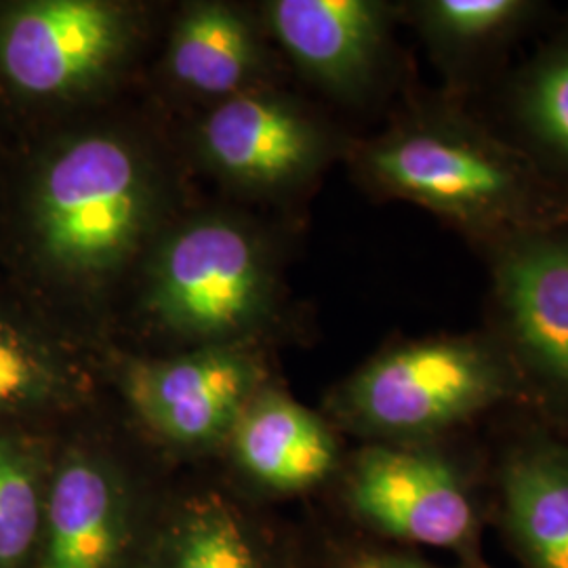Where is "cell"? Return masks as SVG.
I'll list each match as a JSON object with an SVG mask.
<instances>
[{
    "label": "cell",
    "instance_id": "obj_1",
    "mask_svg": "<svg viewBox=\"0 0 568 568\" xmlns=\"http://www.w3.org/2000/svg\"><path fill=\"white\" fill-rule=\"evenodd\" d=\"M366 173L386 192L419 204L488 251L568 220L551 175L457 108H436L373 143Z\"/></svg>",
    "mask_w": 568,
    "mask_h": 568
},
{
    "label": "cell",
    "instance_id": "obj_2",
    "mask_svg": "<svg viewBox=\"0 0 568 568\" xmlns=\"http://www.w3.org/2000/svg\"><path fill=\"white\" fill-rule=\"evenodd\" d=\"M511 406L527 408V394L495 335H447L392 347L333 396L345 426L387 445L448 443Z\"/></svg>",
    "mask_w": 568,
    "mask_h": 568
},
{
    "label": "cell",
    "instance_id": "obj_3",
    "mask_svg": "<svg viewBox=\"0 0 568 568\" xmlns=\"http://www.w3.org/2000/svg\"><path fill=\"white\" fill-rule=\"evenodd\" d=\"M150 211L152 187L138 152L121 138L87 133L51 150L37 169L28 236L47 270L91 278L135 251Z\"/></svg>",
    "mask_w": 568,
    "mask_h": 568
},
{
    "label": "cell",
    "instance_id": "obj_4",
    "mask_svg": "<svg viewBox=\"0 0 568 568\" xmlns=\"http://www.w3.org/2000/svg\"><path fill=\"white\" fill-rule=\"evenodd\" d=\"M480 483L483 474L453 450V440L377 443L354 455L344 499L361 525L386 539L445 549L457 567L490 568L483 554L487 506Z\"/></svg>",
    "mask_w": 568,
    "mask_h": 568
},
{
    "label": "cell",
    "instance_id": "obj_5",
    "mask_svg": "<svg viewBox=\"0 0 568 568\" xmlns=\"http://www.w3.org/2000/svg\"><path fill=\"white\" fill-rule=\"evenodd\" d=\"M497 342L527 410L568 438V220L490 248Z\"/></svg>",
    "mask_w": 568,
    "mask_h": 568
},
{
    "label": "cell",
    "instance_id": "obj_6",
    "mask_svg": "<svg viewBox=\"0 0 568 568\" xmlns=\"http://www.w3.org/2000/svg\"><path fill=\"white\" fill-rule=\"evenodd\" d=\"M126 42V18L110 2H20L0 13V77L28 100L74 98L119 65Z\"/></svg>",
    "mask_w": 568,
    "mask_h": 568
},
{
    "label": "cell",
    "instance_id": "obj_7",
    "mask_svg": "<svg viewBox=\"0 0 568 568\" xmlns=\"http://www.w3.org/2000/svg\"><path fill=\"white\" fill-rule=\"evenodd\" d=\"M267 297L257 246L241 227L209 220L164 246L150 304L164 325L190 337H227L251 325Z\"/></svg>",
    "mask_w": 568,
    "mask_h": 568
},
{
    "label": "cell",
    "instance_id": "obj_8",
    "mask_svg": "<svg viewBox=\"0 0 568 568\" xmlns=\"http://www.w3.org/2000/svg\"><path fill=\"white\" fill-rule=\"evenodd\" d=\"M483 480L487 520L523 568H568L567 436L537 417L511 427Z\"/></svg>",
    "mask_w": 568,
    "mask_h": 568
},
{
    "label": "cell",
    "instance_id": "obj_9",
    "mask_svg": "<svg viewBox=\"0 0 568 568\" xmlns=\"http://www.w3.org/2000/svg\"><path fill=\"white\" fill-rule=\"evenodd\" d=\"M122 382L129 403L156 434L204 447L234 429L255 396L257 368L234 349L213 347L173 361H133Z\"/></svg>",
    "mask_w": 568,
    "mask_h": 568
},
{
    "label": "cell",
    "instance_id": "obj_10",
    "mask_svg": "<svg viewBox=\"0 0 568 568\" xmlns=\"http://www.w3.org/2000/svg\"><path fill=\"white\" fill-rule=\"evenodd\" d=\"M133 514L119 474L82 448L51 464L41 535L30 568H126Z\"/></svg>",
    "mask_w": 568,
    "mask_h": 568
},
{
    "label": "cell",
    "instance_id": "obj_11",
    "mask_svg": "<svg viewBox=\"0 0 568 568\" xmlns=\"http://www.w3.org/2000/svg\"><path fill=\"white\" fill-rule=\"evenodd\" d=\"M291 58L344 98L375 81L387 42V7L371 0H278L270 9Z\"/></svg>",
    "mask_w": 568,
    "mask_h": 568
},
{
    "label": "cell",
    "instance_id": "obj_12",
    "mask_svg": "<svg viewBox=\"0 0 568 568\" xmlns=\"http://www.w3.org/2000/svg\"><path fill=\"white\" fill-rule=\"evenodd\" d=\"M203 148L222 173L257 185L305 178L323 156L318 129L291 105L234 95L203 124Z\"/></svg>",
    "mask_w": 568,
    "mask_h": 568
},
{
    "label": "cell",
    "instance_id": "obj_13",
    "mask_svg": "<svg viewBox=\"0 0 568 568\" xmlns=\"http://www.w3.org/2000/svg\"><path fill=\"white\" fill-rule=\"evenodd\" d=\"M248 476L278 493L321 487L339 466V445L325 422L278 392L255 394L232 429Z\"/></svg>",
    "mask_w": 568,
    "mask_h": 568
},
{
    "label": "cell",
    "instance_id": "obj_14",
    "mask_svg": "<svg viewBox=\"0 0 568 568\" xmlns=\"http://www.w3.org/2000/svg\"><path fill=\"white\" fill-rule=\"evenodd\" d=\"M255 65L248 23L217 2L194 4L183 13L169 47V70L183 87L203 95H230Z\"/></svg>",
    "mask_w": 568,
    "mask_h": 568
},
{
    "label": "cell",
    "instance_id": "obj_15",
    "mask_svg": "<svg viewBox=\"0 0 568 568\" xmlns=\"http://www.w3.org/2000/svg\"><path fill=\"white\" fill-rule=\"evenodd\" d=\"M81 375L58 345L0 312V424H16L72 403Z\"/></svg>",
    "mask_w": 568,
    "mask_h": 568
},
{
    "label": "cell",
    "instance_id": "obj_16",
    "mask_svg": "<svg viewBox=\"0 0 568 568\" xmlns=\"http://www.w3.org/2000/svg\"><path fill=\"white\" fill-rule=\"evenodd\" d=\"M541 11L530 0H426L415 4L419 28L448 74L488 60Z\"/></svg>",
    "mask_w": 568,
    "mask_h": 568
},
{
    "label": "cell",
    "instance_id": "obj_17",
    "mask_svg": "<svg viewBox=\"0 0 568 568\" xmlns=\"http://www.w3.org/2000/svg\"><path fill=\"white\" fill-rule=\"evenodd\" d=\"M51 464L39 438L16 424H0V568L32 565Z\"/></svg>",
    "mask_w": 568,
    "mask_h": 568
},
{
    "label": "cell",
    "instance_id": "obj_18",
    "mask_svg": "<svg viewBox=\"0 0 568 568\" xmlns=\"http://www.w3.org/2000/svg\"><path fill=\"white\" fill-rule=\"evenodd\" d=\"M509 105L532 150L530 159L568 178V34L532 58L511 89Z\"/></svg>",
    "mask_w": 568,
    "mask_h": 568
},
{
    "label": "cell",
    "instance_id": "obj_19",
    "mask_svg": "<svg viewBox=\"0 0 568 568\" xmlns=\"http://www.w3.org/2000/svg\"><path fill=\"white\" fill-rule=\"evenodd\" d=\"M166 568H264L243 518L220 499L185 508L171 530Z\"/></svg>",
    "mask_w": 568,
    "mask_h": 568
},
{
    "label": "cell",
    "instance_id": "obj_20",
    "mask_svg": "<svg viewBox=\"0 0 568 568\" xmlns=\"http://www.w3.org/2000/svg\"><path fill=\"white\" fill-rule=\"evenodd\" d=\"M328 568H443L419 556L392 549L352 548L339 554ZM462 568V567H450Z\"/></svg>",
    "mask_w": 568,
    "mask_h": 568
}]
</instances>
